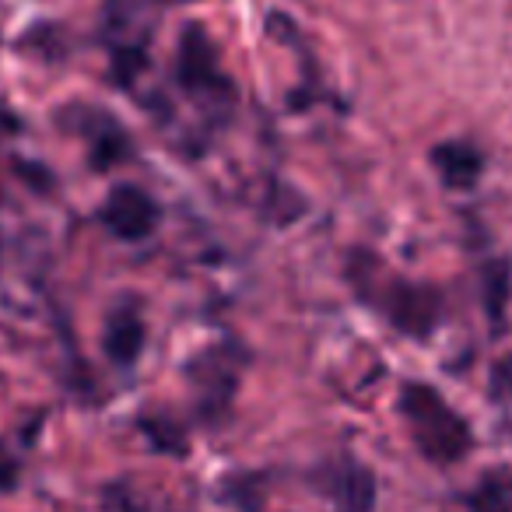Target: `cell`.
Returning a JSON list of instances; mask_svg holds the SVG:
<instances>
[{
	"label": "cell",
	"mask_w": 512,
	"mask_h": 512,
	"mask_svg": "<svg viewBox=\"0 0 512 512\" xmlns=\"http://www.w3.org/2000/svg\"><path fill=\"white\" fill-rule=\"evenodd\" d=\"M141 348H144V323L137 320L134 313H116L113 320H109V327H106V351H109V358L113 362H120V365H130L137 355H141Z\"/></svg>",
	"instance_id": "cell-6"
},
{
	"label": "cell",
	"mask_w": 512,
	"mask_h": 512,
	"mask_svg": "<svg viewBox=\"0 0 512 512\" xmlns=\"http://www.w3.org/2000/svg\"><path fill=\"white\" fill-rule=\"evenodd\" d=\"M470 509L474 512H512V477L509 474H491L477 484L470 495Z\"/></svg>",
	"instance_id": "cell-7"
},
{
	"label": "cell",
	"mask_w": 512,
	"mask_h": 512,
	"mask_svg": "<svg viewBox=\"0 0 512 512\" xmlns=\"http://www.w3.org/2000/svg\"><path fill=\"white\" fill-rule=\"evenodd\" d=\"M348 271H351L355 288L362 292V299H369L372 306L383 309V313L390 316L393 327L404 330V334H411V337L432 334V327L439 323V309H442L439 292L421 288V285H407V281H400V278L379 281L383 264L369 253L351 256Z\"/></svg>",
	"instance_id": "cell-1"
},
{
	"label": "cell",
	"mask_w": 512,
	"mask_h": 512,
	"mask_svg": "<svg viewBox=\"0 0 512 512\" xmlns=\"http://www.w3.org/2000/svg\"><path fill=\"white\" fill-rule=\"evenodd\" d=\"M179 85L193 95H207V92H218L221 99L232 95V85L221 78L218 71V53H214L211 39L204 36L200 29H186L183 32V43H179Z\"/></svg>",
	"instance_id": "cell-3"
},
{
	"label": "cell",
	"mask_w": 512,
	"mask_h": 512,
	"mask_svg": "<svg viewBox=\"0 0 512 512\" xmlns=\"http://www.w3.org/2000/svg\"><path fill=\"white\" fill-rule=\"evenodd\" d=\"M432 165L439 169V176L446 179L449 186H470L484 169V158L477 155L470 144H439L432 151Z\"/></svg>",
	"instance_id": "cell-5"
},
{
	"label": "cell",
	"mask_w": 512,
	"mask_h": 512,
	"mask_svg": "<svg viewBox=\"0 0 512 512\" xmlns=\"http://www.w3.org/2000/svg\"><path fill=\"white\" fill-rule=\"evenodd\" d=\"M102 221L113 235L120 239H144V235L155 232L158 225V207L155 200L148 197L137 186H116L106 197V207H102Z\"/></svg>",
	"instance_id": "cell-4"
},
{
	"label": "cell",
	"mask_w": 512,
	"mask_h": 512,
	"mask_svg": "<svg viewBox=\"0 0 512 512\" xmlns=\"http://www.w3.org/2000/svg\"><path fill=\"white\" fill-rule=\"evenodd\" d=\"M11 484H15V460L0 449V488H11Z\"/></svg>",
	"instance_id": "cell-8"
},
{
	"label": "cell",
	"mask_w": 512,
	"mask_h": 512,
	"mask_svg": "<svg viewBox=\"0 0 512 512\" xmlns=\"http://www.w3.org/2000/svg\"><path fill=\"white\" fill-rule=\"evenodd\" d=\"M400 414L418 449L432 463H456L470 449V428L432 386L411 383L400 397Z\"/></svg>",
	"instance_id": "cell-2"
}]
</instances>
